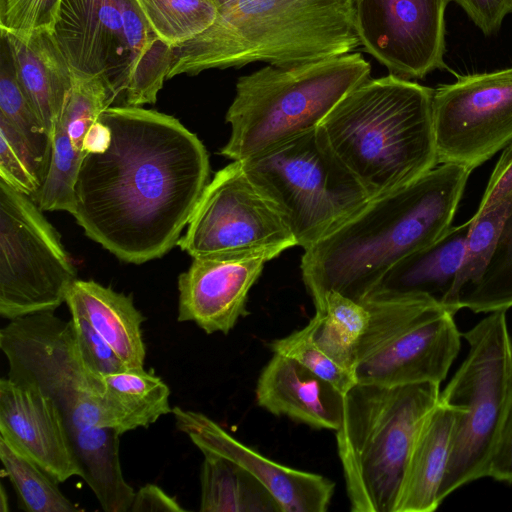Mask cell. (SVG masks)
<instances>
[{
    "mask_svg": "<svg viewBox=\"0 0 512 512\" xmlns=\"http://www.w3.org/2000/svg\"><path fill=\"white\" fill-rule=\"evenodd\" d=\"M73 217L118 259L142 264L177 245L210 177L208 152L178 119L109 106L88 137Z\"/></svg>",
    "mask_w": 512,
    "mask_h": 512,
    "instance_id": "cell-1",
    "label": "cell"
},
{
    "mask_svg": "<svg viewBox=\"0 0 512 512\" xmlns=\"http://www.w3.org/2000/svg\"><path fill=\"white\" fill-rule=\"evenodd\" d=\"M472 170L439 164L411 183L371 198L304 250L303 283L313 302L329 291L366 297L399 261L450 227Z\"/></svg>",
    "mask_w": 512,
    "mask_h": 512,
    "instance_id": "cell-2",
    "label": "cell"
},
{
    "mask_svg": "<svg viewBox=\"0 0 512 512\" xmlns=\"http://www.w3.org/2000/svg\"><path fill=\"white\" fill-rule=\"evenodd\" d=\"M354 0H225L214 23L173 49L167 79L251 62L286 66L360 46Z\"/></svg>",
    "mask_w": 512,
    "mask_h": 512,
    "instance_id": "cell-3",
    "label": "cell"
},
{
    "mask_svg": "<svg viewBox=\"0 0 512 512\" xmlns=\"http://www.w3.org/2000/svg\"><path fill=\"white\" fill-rule=\"evenodd\" d=\"M434 89L395 74L351 90L320 127L370 198L405 186L438 163Z\"/></svg>",
    "mask_w": 512,
    "mask_h": 512,
    "instance_id": "cell-4",
    "label": "cell"
},
{
    "mask_svg": "<svg viewBox=\"0 0 512 512\" xmlns=\"http://www.w3.org/2000/svg\"><path fill=\"white\" fill-rule=\"evenodd\" d=\"M370 72L361 53L351 52L294 65L268 64L239 77L225 116L231 134L220 154L242 161L316 129Z\"/></svg>",
    "mask_w": 512,
    "mask_h": 512,
    "instance_id": "cell-5",
    "label": "cell"
},
{
    "mask_svg": "<svg viewBox=\"0 0 512 512\" xmlns=\"http://www.w3.org/2000/svg\"><path fill=\"white\" fill-rule=\"evenodd\" d=\"M440 392L432 383H356L344 394L336 442L351 511L394 512L414 438Z\"/></svg>",
    "mask_w": 512,
    "mask_h": 512,
    "instance_id": "cell-6",
    "label": "cell"
},
{
    "mask_svg": "<svg viewBox=\"0 0 512 512\" xmlns=\"http://www.w3.org/2000/svg\"><path fill=\"white\" fill-rule=\"evenodd\" d=\"M53 35L74 74L102 78L129 106L154 104L173 62L136 0H62Z\"/></svg>",
    "mask_w": 512,
    "mask_h": 512,
    "instance_id": "cell-7",
    "label": "cell"
},
{
    "mask_svg": "<svg viewBox=\"0 0 512 512\" xmlns=\"http://www.w3.org/2000/svg\"><path fill=\"white\" fill-rule=\"evenodd\" d=\"M240 162L304 250L371 199L320 126Z\"/></svg>",
    "mask_w": 512,
    "mask_h": 512,
    "instance_id": "cell-8",
    "label": "cell"
},
{
    "mask_svg": "<svg viewBox=\"0 0 512 512\" xmlns=\"http://www.w3.org/2000/svg\"><path fill=\"white\" fill-rule=\"evenodd\" d=\"M507 311L488 314L462 334L465 360L440 398L459 408L440 500L487 477L490 458L512 402V336Z\"/></svg>",
    "mask_w": 512,
    "mask_h": 512,
    "instance_id": "cell-9",
    "label": "cell"
},
{
    "mask_svg": "<svg viewBox=\"0 0 512 512\" xmlns=\"http://www.w3.org/2000/svg\"><path fill=\"white\" fill-rule=\"evenodd\" d=\"M7 377L50 397L62 413L69 437L87 428L130 431L121 408L79 351L72 324L54 312L10 320L0 330Z\"/></svg>",
    "mask_w": 512,
    "mask_h": 512,
    "instance_id": "cell-10",
    "label": "cell"
},
{
    "mask_svg": "<svg viewBox=\"0 0 512 512\" xmlns=\"http://www.w3.org/2000/svg\"><path fill=\"white\" fill-rule=\"evenodd\" d=\"M77 272L60 234L28 195L0 181V315L54 312Z\"/></svg>",
    "mask_w": 512,
    "mask_h": 512,
    "instance_id": "cell-11",
    "label": "cell"
},
{
    "mask_svg": "<svg viewBox=\"0 0 512 512\" xmlns=\"http://www.w3.org/2000/svg\"><path fill=\"white\" fill-rule=\"evenodd\" d=\"M177 245L199 256H279L297 246L272 202L253 184L240 161L217 171L204 188Z\"/></svg>",
    "mask_w": 512,
    "mask_h": 512,
    "instance_id": "cell-12",
    "label": "cell"
},
{
    "mask_svg": "<svg viewBox=\"0 0 512 512\" xmlns=\"http://www.w3.org/2000/svg\"><path fill=\"white\" fill-rule=\"evenodd\" d=\"M438 163L472 171L512 143V67L461 76L434 90Z\"/></svg>",
    "mask_w": 512,
    "mask_h": 512,
    "instance_id": "cell-13",
    "label": "cell"
},
{
    "mask_svg": "<svg viewBox=\"0 0 512 512\" xmlns=\"http://www.w3.org/2000/svg\"><path fill=\"white\" fill-rule=\"evenodd\" d=\"M450 0H354L360 46L390 73L421 79L445 68V9Z\"/></svg>",
    "mask_w": 512,
    "mask_h": 512,
    "instance_id": "cell-14",
    "label": "cell"
},
{
    "mask_svg": "<svg viewBox=\"0 0 512 512\" xmlns=\"http://www.w3.org/2000/svg\"><path fill=\"white\" fill-rule=\"evenodd\" d=\"M454 315L444 311L383 339L356 364L357 383L440 385L460 350L462 334Z\"/></svg>",
    "mask_w": 512,
    "mask_h": 512,
    "instance_id": "cell-15",
    "label": "cell"
},
{
    "mask_svg": "<svg viewBox=\"0 0 512 512\" xmlns=\"http://www.w3.org/2000/svg\"><path fill=\"white\" fill-rule=\"evenodd\" d=\"M176 427L202 452L228 458L260 481L278 502L282 512H325L335 483L320 474L275 462L243 444L205 414L176 406Z\"/></svg>",
    "mask_w": 512,
    "mask_h": 512,
    "instance_id": "cell-16",
    "label": "cell"
},
{
    "mask_svg": "<svg viewBox=\"0 0 512 512\" xmlns=\"http://www.w3.org/2000/svg\"><path fill=\"white\" fill-rule=\"evenodd\" d=\"M178 277L179 322H194L207 334H228L248 314V293L266 257H193Z\"/></svg>",
    "mask_w": 512,
    "mask_h": 512,
    "instance_id": "cell-17",
    "label": "cell"
},
{
    "mask_svg": "<svg viewBox=\"0 0 512 512\" xmlns=\"http://www.w3.org/2000/svg\"><path fill=\"white\" fill-rule=\"evenodd\" d=\"M0 436L59 484L82 478L62 413L36 388L8 377L0 380Z\"/></svg>",
    "mask_w": 512,
    "mask_h": 512,
    "instance_id": "cell-18",
    "label": "cell"
},
{
    "mask_svg": "<svg viewBox=\"0 0 512 512\" xmlns=\"http://www.w3.org/2000/svg\"><path fill=\"white\" fill-rule=\"evenodd\" d=\"M114 99L102 78L73 73L72 89L51 140L48 171L32 198L41 210L73 214L74 187L89 152V133Z\"/></svg>",
    "mask_w": 512,
    "mask_h": 512,
    "instance_id": "cell-19",
    "label": "cell"
},
{
    "mask_svg": "<svg viewBox=\"0 0 512 512\" xmlns=\"http://www.w3.org/2000/svg\"><path fill=\"white\" fill-rule=\"evenodd\" d=\"M256 401L276 416H286L315 429L337 430L344 394L297 361L274 353L256 385Z\"/></svg>",
    "mask_w": 512,
    "mask_h": 512,
    "instance_id": "cell-20",
    "label": "cell"
},
{
    "mask_svg": "<svg viewBox=\"0 0 512 512\" xmlns=\"http://www.w3.org/2000/svg\"><path fill=\"white\" fill-rule=\"evenodd\" d=\"M459 408L440 396L424 417L406 462L394 512H432L442 503Z\"/></svg>",
    "mask_w": 512,
    "mask_h": 512,
    "instance_id": "cell-21",
    "label": "cell"
},
{
    "mask_svg": "<svg viewBox=\"0 0 512 512\" xmlns=\"http://www.w3.org/2000/svg\"><path fill=\"white\" fill-rule=\"evenodd\" d=\"M0 34L18 79L51 141L72 89L71 67L53 33L40 32L29 37Z\"/></svg>",
    "mask_w": 512,
    "mask_h": 512,
    "instance_id": "cell-22",
    "label": "cell"
},
{
    "mask_svg": "<svg viewBox=\"0 0 512 512\" xmlns=\"http://www.w3.org/2000/svg\"><path fill=\"white\" fill-rule=\"evenodd\" d=\"M469 229L470 220L451 226L435 242L394 265L370 293L427 295L449 311L466 253Z\"/></svg>",
    "mask_w": 512,
    "mask_h": 512,
    "instance_id": "cell-23",
    "label": "cell"
},
{
    "mask_svg": "<svg viewBox=\"0 0 512 512\" xmlns=\"http://www.w3.org/2000/svg\"><path fill=\"white\" fill-rule=\"evenodd\" d=\"M65 303L80 313L107 341L127 369L144 368L146 347L141 326L145 320L130 295L93 280L76 279Z\"/></svg>",
    "mask_w": 512,
    "mask_h": 512,
    "instance_id": "cell-24",
    "label": "cell"
},
{
    "mask_svg": "<svg viewBox=\"0 0 512 512\" xmlns=\"http://www.w3.org/2000/svg\"><path fill=\"white\" fill-rule=\"evenodd\" d=\"M122 434L110 427H90L70 441L82 470V478L105 512H128L135 491L125 481L120 464Z\"/></svg>",
    "mask_w": 512,
    "mask_h": 512,
    "instance_id": "cell-25",
    "label": "cell"
},
{
    "mask_svg": "<svg viewBox=\"0 0 512 512\" xmlns=\"http://www.w3.org/2000/svg\"><path fill=\"white\" fill-rule=\"evenodd\" d=\"M201 512H282L266 487L236 462L204 452Z\"/></svg>",
    "mask_w": 512,
    "mask_h": 512,
    "instance_id": "cell-26",
    "label": "cell"
},
{
    "mask_svg": "<svg viewBox=\"0 0 512 512\" xmlns=\"http://www.w3.org/2000/svg\"><path fill=\"white\" fill-rule=\"evenodd\" d=\"M107 391L121 408L130 431L172 413L168 385L153 371L126 369L105 377Z\"/></svg>",
    "mask_w": 512,
    "mask_h": 512,
    "instance_id": "cell-27",
    "label": "cell"
},
{
    "mask_svg": "<svg viewBox=\"0 0 512 512\" xmlns=\"http://www.w3.org/2000/svg\"><path fill=\"white\" fill-rule=\"evenodd\" d=\"M0 459L18 498L28 512H76L78 508L35 462L0 436Z\"/></svg>",
    "mask_w": 512,
    "mask_h": 512,
    "instance_id": "cell-28",
    "label": "cell"
},
{
    "mask_svg": "<svg viewBox=\"0 0 512 512\" xmlns=\"http://www.w3.org/2000/svg\"><path fill=\"white\" fill-rule=\"evenodd\" d=\"M463 308L475 313L512 308V212L480 278L460 293L457 309Z\"/></svg>",
    "mask_w": 512,
    "mask_h": 512,
    "instance_id": "cell-29",
    "label": "cell"
},
{
    "mask_svg": "<svg viewBox=\"0 0 512 512\" xmlns=\"http://www.w3.org/2000/svg\"><path fill=\"white\" fill-rule=\"evenodd\" d=\"M155 34L175 48L208 29L215 21L217 0H136Z\"/></svg>",
    "mask_w": 512,
    "mask_h": 512,
    "instance_id": "cell-30",
    "label": "cell"
},
{
    "mask_svg": "<svg viewBox=\"0 0 512 512\" xmlns=\"http://www.w3.org/2000/svg\"><path fill=\"white\" fill-rule=\"evenodd\" d=\"M0 116L5 118L22 135L47 174L51 141L18 79L12 58L2 39Z\"/></svg>",
    "mask_w": 512,
    "mask_h": 512,
    "instance_id": "cell-31",
    "label": "cell"
},
{
    "mask_svg": "<svg viewBox=\"0 0 512 512\" xmlns=\"http://www.w3.org/2000/svg\"><path fill=\"white\" fill-rule=\"evenodd\" d=\"M512 212V200L482 213H475L470 220L466 253L448 309L458 312L460 293L473 285L483 273L494 250L503 226Z\"/></svg>",
    "mask_w": 512,
    "mask_h": 512,
    "instance_id": "cell-32",
    "label": "cell"
},
{
    "mask_svg": "<svg viewBox=\"0 0 512 512\" xmlns=\"http://www.w3.org/2000/svg\"><path fill=\"white\" fill-rule=\"evenodd\" d=\"M273 353L291 358L345 394L356 383L355 374L339 365L314 339L307 324L270 343Z\"/></svg>",
    "mask_w": 512,
    "mask_h": 512,
    "instance_id": "cell-33",
    "label": "cell"
},
{
    "mask_svg": "<svg viewBox=\"0 0 512 512\" xmlns=\"http://www.w3.org/2000/svg\"><path fill=\"white\" fill-rule=\"evenodd\" d=\"M45 177L25 139L0 116V181L33 198Z\"/></svg>",
    "mask_w": 512,
    "mask_h": 512,
    "instance_id": "cell-34",
    "label": "cell"
},
{
    "mask_svg": "<svg viewBox=\"0 0 512 512\" xmlns=\"http://www.w3.org/2000/svg\"><path fill=\"white\" fill-rule=\"evenodd\" d=\"M62 0H0V33L29 37L54 32Z\"/></svg>",
    "mask_w": 512,
    "mask_h": 512,
    "instance_id": "cell-35",
    "label": "cell"
},
{
    "mask_svg": "<svg viewBox=\"0 0 512 512\" xmlns=\"http://www.w3.org/2000/svg\"><path fill=\"white\" fill-rule=\"evenodd\" d=\"M70 315L81 356L93 372L106 377L127 369L107 341L80 313L70 311Z\"/></svg>",
    "mask_w": 512,
    "mask_h": 512,
    "instance_id": "cell-36",
    "label": "cell"
},
{
    "mask_svg": "<svg viewBox=\"0 0 512 512\" xmlns=\"http://www.w3.org/2000/svg\"><path fill=\"white\" fill-rule=\"evenodd\" d=\"M512 200V143L503 152L491 174L476 213Z\"/></svg>",
    "mask_w": 512,
    "mask_h": 512,
    "instance_id": "cell-37",
    "label": "cell"
},
{
    "mask_svg": "<svg viewBox=\"0 0 512 512\" xmlns=\"http://www.w3.org/2000/svg\"><path fill=\"white\" fill-rule=\"evenodd\" d=\"M457 3L485 34L500 28L504 18L512 13V0H450Z\"/></svg>",
    "mask_w": 512,
    "mask_h": 512,
    "instance_id": "cell-38",
    "label": "cell"
},
{
    "mask_svg": "<svg viewBox=\"0 0 512 512\" xmlns=\"http://www.w3.org/2000/svg\"><path fill=\"white\" fill-rule=\"evenodd\" d=\"M487 477L512 483V402L494 446Z\"/></svg>",
    "mask_w": 512,
    "mask_h": 512,
    "instance_id": "cell-39",
    "label": "cell"
},
{
    "mask_svg": "<svg viewBox=\"0 0 512 512\" xmlns=\"http://www.w3.org/2000/svg\"><path fill=\"white\" fill-rule=\"evenodd\" d=\"M130 511L184 512L186 509L179 504L176 498L168 495L159 486L146 484L135 491Z\"/></svg>",
    "mask_w": 512,
    "mask_h": 512,
    "instance_id": "cell-40",
    "label": "cell"
},
{
    "mask_svg": "<svg viewBox=\"0 0 512 512\" xmlns=\"http://www.w3.org/2000/svg\"><path fill=\"white\" fill-rule=\"evenodd\" d=\"M0 504H1V507H0L1 512H6L9 510L8 501L6 498V493H5V489H4L3 485H1Z\"/></svg>",
    "mask_w": 512,
    "mask_h": 512,
    "instance_id": "cell-41",
    "label": "cell"
},
{
    "mask_svg": "<svg viewBox=\"0 0 512 512\" xmlns=\"http://www.w3.org/2000/svg\"><path fill=\"white\" fill-rule=\"evenodd\" d=\"M225 0H217V3L218 5H220L222 2H224Z\"/></svg>",
    "mask_w": 512,
    "mask_h": 512,
    "instance_id": "cell-42",
    "label": "cell"
}]
</instances>
